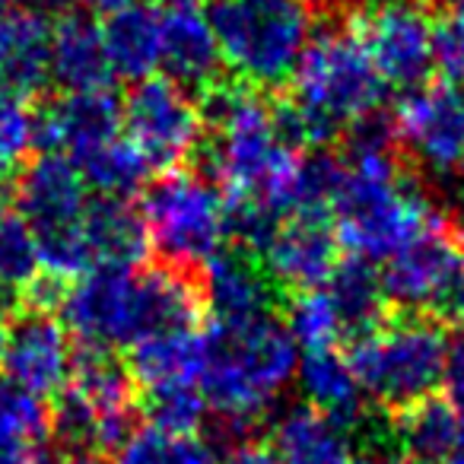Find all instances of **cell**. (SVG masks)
Wrapping results in <instances>:
<instances>
[{
	"instance_id": "obj_6",
	"label": "cell",
	"mask_w": 464,
	"mask_h": 464,
	"mask_svg": "<svg viewBox=\"0 0 464 464\" xmlns=\"http://www.w3.org/2000/svg\"><path fill=\"white\" fill-rule=\"evenodd\" d=\"M451 356L455 347L445 324L413 312L385 324L379 322L356 337L350 350L362 394L394 411L436 394V388L445 385Z\"/></svg>"
},
{
	"instance_id": "obj_9",
	"label": "cell",
	"mask_w": 464,
	"mask_h": 464,
	"mask_svg": "<svg viewBox=\"0 0 464 464\" xmlns=\"http://www.w3.org/2000/svg\"><path fill=\"white\" fill-rule=\"evenodd\" d=\"M134 379L102 350H86L61 392L52 430L73 451L118 449L134 432Z\"/></svg>"
},
{
	"instance_id": "obj_27",
	"label": "cell",
	"mask_w": 464,
	"mask_h": 464,
	"mask_svg": "<svg viewBox=\"0 0 464 464\" xmlns=\"http://www.w3.org/2000/svg\"><path fill=\"white\" fill-rule=\"evenodd\" d=\"M52 432L45 398L0 382V464H42Z\"/></svg>"
},
{
	"instance_id": "obj_15",
	"label": "cell",
	"mask_w": 464,
	"mask_h": 464,
	"mask_svg": "<svg viewBox=\"0 0 464 464\" xmlns=\"http://www.w3.org/2000/svg\"><path fill=\"white\" fill-rule=\"evenodd\" d=\"M258 261L267 277L286 290H318L341 267V242L328 217L293 213L280 219L271 239L261 246Z\"/></svg>"
},
{
	"instance_id": "obj_38",
	"label": "cell",
	"mask_w": 464,
	"mask_h": 464,
	"mask_svg": "<svg viewBox=\"0 0 464 464\" xmlns=\"http://www.w3.org/2000/svg\"><path fill=\"white\" fill-rule=\"evenodd\" d=\"M356 464H420V461H413L411 455H404V451H398V449H379Z\"/></svg>"
},
{
	"instance_id": "obj_25",
	"label": "cell",
	"mask_w": 464,
	"mask_h": 464,
	"mask_svg": "<svg viewBox=\"0 0 464 464\" xmlns=\"http://www.w3.org/2000/svg\"><path fill=\"white\" fill-rule=\"evenodd\" d=\"M296 388L305 404L347 426H353L362 411V385L353 372V362L350 353H341L337 347L303 350L296 366Z\"/></svg>"
},
{
	"instance_id": "obj_24",
	"label": "cell",
	"mask_w": 464,
	"mask_h": 464,
	"mask_svg": "<svg viewBox=\"0 0 464 464\" xmlns=\"http://www.w3.org/2000/svg\"><path fill=\"white\" fill-rule=\"evenodd\" d=\"M83 232L92 267H137L150 248L140 207H130L128 198H92Z\"/></svg>"
},
{
	"instance_id": "obj_48",
	"label": "cell",
	"mask_w": 464,
	"mask_h": 464,
	"mask_svg": "<svg viewBox=\"0 0 464 464\" xmlns=\"http://www.w3.org/2000/svg\"><path fill=\"white\" fill-rule=\"evenodd\" d=\"M461 169H464V166H461Z\"/></svg>"
},
{
	"instance_id": "obj_35",
	"label": "cell",
	"mask_w": 464,
	"mask_h": 464,
	"mask_svg": "<svg viewBox=\"0 0 464 464\" xmlns=\"http://www.w3.org/2000/svg\"><path fill=\"white\" fill-rule=\"evenodd\" d=\"M436 67L449 77V83L464 90V14L458 10L455 16L436 26Z\"/></svg>"
},
{
	"instance_id": "obj_40",
	"label": "cell",
	"mask_w": 464,
	"mask_h": 464,
	"mask_svg": "<svg viewBox=\"0 0 464 464\" xmlns=\"http://www.w3.org/2000/svg\"><path fill=\"white\" fill-rule=\"evenodd\" d=\"M312 10H324V14H334V10H347L353 7L356 0H305Z\"/></svg>"
},
{
	"instance_id": "obj_47",
	"label": "cell",
	"mask_w": 464,
	"mask_h": 464,
	"mask_svg": "<svg viewBox=\"0 0 464 464\" xmlns=\"http://www.w3.org/2000/svg\"><path fill=\"white\" fill-rule=\"evenodd\" d=\"M455 4H458V10H461V14H464V0H455Z\"/></svg>"
},
{
	"instance_id": "obj_31",
	"label": "cell",
	"mask_w": 464,
	"mask_h": 464,
	"mask_svg": "<svg viewBox=\"0 0 464 464\" xmlns=\"http://www.w3.org/2000/svg\"><path fill=\"white\" fill-rule=\"evenodd\" d=\"M286 331L296 341V347L315 350V347H337L347 334V324L337 309L334 296L328 286L318 290H303L293 296L290 312H286Z\"/></svg>"
},
{
	"instance_id": "obj_5",
	"label": "cell",
	"mask_w": 464,
	"mask_h": 464,
	"mask_svg": "<svg viewBox=\"0 0 464 464\" xmlns=\"http://www.w3.org/2000/svg\"><path fill=\"white\" fill-rule=\"evenodd\" d=\"M207 16L223 64L252 90L290 83L315 35L305 0H210Z\"/></svg>"
},
{
	"instance_id": "obj_4",
	"label": "cell",
	"mask_w": 464,
	"mask_h": 464,
	"mask_svg": "<svg viewBox=\"0 0 464 464\" xmlns=\"http://www.w3.org/2000/svg\"><path fill=\"white\" fill-rule=\"evenodd\" d=\"M296 341L274 315L213 324L204 334L200 394L229 430H242L277 404L296 382Z\"/></svg>"
},
{
	"instance_id": "obj_16",
	"label": "cell",
	"mask_w": 464,
	"mask_h": 464,
	"mask_svg": "<svg viewBox=\"0 0 464 464\" xmlns=\"http://www.w3.org/2000/svg\"><path fill=\"white\" fill-rule=\"evenodd\" d=\"M121 134V102L111 90L64 92L39 111V147L80 162Z\"/></svg>"
},
{
	"instance_id": "obj_3",
	"label": "cell",
	"mask_w": 464,
	"mask_h": 464,
	"mask_svg": "<svg viewBox=\"0 0 464 464\" xmlns=\"http://www.w3.org/2000/svg\"><path fill=\"white\" fill-rule=\"evenodd\" d=\"M385 80L350 29L312 35L290 77V99L277 109V124L293 147H324L353 124L379 115Z\"/></svg>"
},
{
	"instance_id": "obj_8",
	"label": "cell",
	"mask_w": 464,
	"mask_h": 464,
	"mask_svg": "<svg viewBox=\"0 0 464 464\" xmlns=\"http://www.w3.org/2000/svg\"><path fill=\"white\" fill-rule=\"evenodd\" d=\"M140 217L150 232V248L169 267L194 271L223 252L229 236V204L223 188L200 172H172L150 181L140 200Z\"/></svg>"
},
{
	"instance_id": "obj_10",
	"label": "cell",
	"mask_w": 464,
	"mask_h": 464,
	"mask_svg": "<svg viewBox=\"0 0 464 464\" xmlns=\"http://www.w3.org/2000/svg\"><path fill=\"white\" fill-rule=\"evenodd\" d=\"M350 33L385 86H423L436 67V23L420 0H362Z\"/></svg>"
},
{
	"instance_id": "obj_23",
	"label": "cell",
	"mask_w": 464,
	"mask_h": 464,
	"mask_svg": "<svg viewBox=\"0 0 464 464\" xmlns=\"http://www.w3.org/2000/svg\"><path fill=\"white\" fill-rule=\"evenodd\" d=\"M105 54H109L111 77L140 83L162 71V20L160 7L153 4H137L105 16L102 26Z\"/></svg>"
},
{
	"instance_id": "obj_7",
	"label": "cell",
	"mask_w": 464,
	"mask_h": 464,
	"mask_svg": "<svg viewBox=\"0 0 464 464\" xmlns=\"http://www.w3.org/2000/svg\"><path fill=\"white\" fill-rule=\"evenodd\" d=\"M90 185L80 175L77 162L61 153H42L16 181V210L33 229L39 248L42 274L48 280L83 277L92 271L86 252V210H90Z\"/></svg>"
},
{
	"instance_id": "obj_44",
	"label": "cell",
	"mask_w": 464,
	"mask_h": 464,
	"mask_svg": "<svg viewBox=\"0 0 464 464\" xmlns=\"http://www.w3.org/2000/svg\"><path fill=\"white\" fill-rule=\"evenodd\" d=\"M445 464H464V445H461V449H458L455 455H451V458H449V461H445Z\"/></svg>"
},
{
	"instance_id": "obj_2",
	"label": "cell",
	"mask_w": 464,
	"mask_h": 464,
	"mask_svg": "<svg viewBox=\"0 0 464 464\" xmlns=\"http://www.w3.org/2000/svg\"><path fill=\"white\" fill-rule=\"evenodd\" d=\"M200 290L179 267H92L61 293V318L86 350L137 347L172 328H194Z\"/></svg>"
},
{
	"instance_id": "obj_33",
	"label": "cell",
	"mask_w": 464,
	"mask_h": 464,
	"mask_svg": "<svg viewBox=\"0 0 464 464\" xmlns=\"http://www.w3.org/2000/svg\"><path fill=\"white\" fill-rule=\"evenodd\" d=\"M39 147V111L26 96L0 90V172H20Z\"/></svg>"
},
{
	"instance_id": "obj_20",
	"label": "cell",
	"mask_w": 464,
	"mask_h": 464,
	"mask_svg": "<svg viewBox=\"0 0 464 464\" xmlns=\"http://www.w3.org/2000/svg\"><path fill=\"white\" fill-rule=\"evenodd\" d=\"M128 372L143 398L179 388H200L204 372V334L194 328H172L130 347Z\"/></svg>"
},
{
	"instance_id": "obj_12",
	"label": "cell",
	"mask_w": 464,
	"mask_h": 464,
	"mask_svg": "<svg viewBox=\"0 0 464 464\" xmlns=\"http://www.w3.org/2000/svg\"><path fill=\"white\" fill-rule=\"evenodd\" d=\"M464 280V248L451 219L439 223L426 236L385 261L379 274L385 303L398 309L426 315L442 305L455 303Z\"/></svg>"
},
{
	"instance_id": "obj_26",
	"label": "cell",
	"mask_w": 464,
	"mask_h": 464,
	"mask_svg": "<svg viewBox=\"0 0 464 464\" xmlns=\"http://www.w3.org/2000/svg\"><path fill=\"white\" fill-rule=\"evenodd\" d=\"M394 439L401 451L420 464H445L464 445V420L449 398H420L394 417Z\"/></svg>"
},
{
	"instance_id": "obj_19",
	"label": "cell",
	"mask_w": 464,
	"mask_h": 464,
	"mask_svg": "<svg viewBox=\"0 0 464 464\" xmlns=\"http://www.w3.org/2000/svg\"><path fill=\"white\" fill-rule=\"evenodd\" d=\"M52 80V20L16 7L0 20V90L33 99Z\"/></svg>"
},
{
	"instance_id": "obj_46",
	"label": "cell",
	"mask_w": 464,
	"mask_h": 464,
	"mask_svg": "<svg viewBox=\"0 0 464 464\" xmlns=\"http://www.w3.org/2000/svg\"><path fill=\"white\" fill-rule=\"evenodd\" d=\"M7 7H10V0H0V20H4V16H7V14H10V10H7Z\"/></svg>"
},
{
	"instance_id": "obj_21",
	"label": "cell",
	"mask_w": 464,
	"mask_h": 464,
	"mask_svg": "<svg viewBox=\"0 0 464 464\" xmlns=\"http://www.w3.org/2000/svg\"><path fill=\"white\" fill-rule=\"evenodd\" d=\"M271 449L280 464H356L350 426L309 404H296L274 420Z\"/></svg>"
},
{
	"instance_id": "obj_17",
	"label": "cell",
	"mask_w": 464,
	"mask_h": 464,
	"mask_svg": "<svg viewBox=\"0 0 464 464\" xmlns=\"http://www.w3.org/2000/svg\"><path fill=\"white\" fill-rule=\"evenodd\" d=\"M274 280L252 252H219L200 267V303L213 324H242L271 315Z\"/></svg>"
},
{
	"instance_id": "obj_11",
	"label": "cell",
	"mask_w": 464,
	"mask_h": 464,
	"mask_svg": "<svg viewBox=\"0 0 464 464\" xmlns=\"http://www.w3.org/2000/svg\"><path fill=\"white\" fill-rule=\"evenodd\" d=\"M121 128L150 166L172 172L200 147L207 121L185 86L169 77H150L134 83L121 102Z\"/></svg>"
},
{
	"instance_id": "obj_30",
	"label": "cell",
	"mask_w": 464,
	"mask_h": 464,
	"mask_svg": "<svg viewBox=\"0 0 464 464\" xmlns=\"http://www.w3.org/2000/svg\"><path fill=\"white\" fill-rule=\"evenodd\" d=\"M324 286H328V293L334 296L350 337L366 334V331H372L375 324H379L382 305H385V293H382L379 274H375L366 261L350 258L347 265L337 267L334 277H331Z\"/></svg>"
},
{
	"instance_id": "obj_37",
	"label": "cell",
	"mask_w": 464,
	"mask_h": 464,
	"mask_svg": "<svg viewBox=\"0 0 464 464\" xmlns=\"http://www.w3.org/2000/svg\"><path fill=\"white\" fill-rule=\"evenodd\" d=\"M445 392H449V401L458 411V417L464 420V347L455 350V356H451L449 375H445Z\"/></svg>"
},
{
	"instance_id": "obj_34",
	"label": "cell",
	"mask_w": 464,
	"mask_h": 464,
	"mask_svg": "<svg viewBox=\"0 0 464 464\" xmlns=\"http://www.w3.org/2000/svg\"><path fill=\"white\" fill-rule=\"evenodd\" d=\"M207 401L200 388H179V392H162L147 398V417L153 426L166 432H179V436H191L200 430L207 417Z\"/></svg>"
},
{
	"instance_id": "obj_42",
	"label": "cell",
	"mask_w": 464,
	"mask_h": 464,
	"mask_svg": "<svg viewBox=\"0 0 464 464\" xmlns=\"http://www.w3.org/2000/svg\"><path fill=\"white\" fill-rule=\"evenodd\" d=\"M7 328H10V322L4 318V305H0V353H4V341H7Z\"/></svg>"
},
{
	"instance_id": "obj_13",
	"label": "cell",
	"mask_w": 464,
	"mask_h": 464,
	"mask_svg": "<svg viewBox=\"0 0 464 464\" xmlns=\"http://www.w3.org/2000/svg\"><path fill=\"white\" fill-rule=\"evenodd\" d=\"M394 143L420 169L449 175L464 166V90L423 83L401 96L392 118Z\"/></svg>"
},
{
	"instance_id": "obj_36",
	"label": "cell",
	"mask_w": 464,
	"mask_h": 464,
	"mask_svg": "<svg viewBox=\"0 0 464 464\" xmlns=\"http://www.w3.org/2000/svg\"><path fill=\"white\" fill-rule=\"evenodd\" d=\"M223 464H280V461L271 445L258 442V439H242V442H236L226 451Z\"/></svg>"
},
{
	"instance_id": "obj_14",
	"label": "cell",
	"mask_w": 464,
	"mask_h": 464,
	"mask_svg": "<svg viewBox=\"0 0 464 464\" xmlns=\"http://www.w3.org/2000/svg\"><path fill=\"white\" fill-rule=\"evenodd\" d=\"M0 366H4L7 382L39 394V398L61 394L77 366L71 331L42 305H29L23 315L10 322Z\"/></svg>"
},
{
	"instance_id": "obj_43",
	"label": "cell",
	"mask_w": 464,
	"mask_h": 464,
	"mask_svg": "<svg viewBox=\"0 0 464 464\" xmlns=\"http://www.w3.org/2000/svg\"><path fill=\"white\" fill-rule=\"evenodd\" d=\"M455 309H458V318H461V324H464V280H461V290H458V296H455Z\"/></svg>"
},
{
	"instance_id": "obj_1",
	"label": "cell",
	"mask_w": 464,
	"mask_h": 464,
	"mask_svg": "<svg viewBox=\"0 0 464 464\" xmlns=\"http://www.w3.org/2000/svg\"><path fill=\"white\" fill-rule=\"evenodd\" d=\"M347 156L331 226L341 248L356 261L385 265L411 242L445 223L436 200L404 179L394 156V130L379 115L347 130Z\"/></svg>"
},
{
	"instance_id": "obj_39",
	"label": "cell",
	"mask_w": 464,
	"mask_h": 464,
	"mask_svg": "<svg viewBox=\"0 0 464 464\" xmlns=\"http://www.w3.org/2000/svg\"><path fill=\"white\" fill-rule=\"evenodd\" d=\"M80 10H86V14H102V16H109V14H115V10H121V7H128L130 0H73Z\"/></svg>"
},
{
	"instance_id": "obj_45",
	"label": "cell",
	"mask_w": 464,
	"mask_h": 464,
	"mask_svg": "<svg viewBox=\"0 0 464 464\" xmlns=\"http://www.w3.org/2000/svg\"><path fill=\"white\" fill-rule=\"evenodd\" d=\"M10 4H16V7H33V4H39V0H10Z\"/></svg>"
},
{
	"instance_id": "obj_28",
	"label": "cell",
	"mask_w": 464,
	"mask_h": 464,
	"mask_svg": "<svg viewBox=\"0 0 464 464\" xmlns=\"http://www.w3.org/2000/svg\"><path fill=\"white\" fill-rule=\"evenodd\" d=\"M77 169L86 185L96 191V198H128V194L140 191L147 185L150 172H153L147 156L124 134H118L115 140L102 143L90 156H83Z\"/></svg>"
},
{
	"instance_id": "obj_22",
	"label": "cell",
	"mask_w": 464,
	"mask_h": 464,
	"mask_svg": "<svg viewBox=\"0 0 464 464\" xmlns=\"http://www.w3.org/2000/svg\"><path fill=\"white\" fill-rule=\"evenodd\" d=\"M52 80L64 92L109 90L111 67L102 26L86 10L52 20Z\"/></svg>"
},
{
	"instance_id": "obj_29",
	"label": "cell",
	"mask_w": 464,
	"mask_h": 464,
	"mask_svg": "<svg viewBox=\"0 0 464 464\" xmlns=\"http://www.w3.org/2000/svg\"><path fill=\"white\" fill-rule=\"evenodd\" d=\"M115 464H223V458L198 432L179 436L147 423L118 445Z\"/></svg>"
},
{
	"instance_id": "obj_41",
	"label": "cell",
	"mask_w": 464,
	"mask_h": 464,
	"mask_svg": "<svg viewBox=\"0 0 464 464\" xmlns=\"http://www.w3.org/2000/svg\"><path fill=\"white\" fill-rule=\"evenodd\" d=\"M58 464H102V461H99L96 455H86V451H71V455Z\"/></svg>"
},
{
	"instance_id": "obj_32",
	"label": "cell",
	"mask_w": 464,
	"mask_h": 464,
	"mask_svg": "<svg viewBox=\"0 0 464 464\" xmlns=\"http://www.w3.org/2000/svg\"><path fill=\"white\" fill-rule=\"evenodd\" d=\"M42 280V261L33 229L20 210H10L0 200V290L29 293Z\"/></svg>"
},
{
	"instance_id": "obj_18",
	"label": "cell",
	"mask_w": 464,
	"mask_h": 464,
	"mask_svg": "<svg viewBox=\"0 0 464 464\" xmlns=\"http://www.w3.org/2000/svg\"><path fill=\"white\" fill-rule=\"evenodd\" d=\"M162 20V71L185 90L213 86L219 58L210 16L198 0H169L160 7Z\"/></svg>"
}]
</instances>
